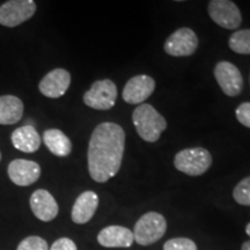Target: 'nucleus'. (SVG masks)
I'll return each mask as SVG.
<instances>
[{
  "label": "nucleus",
  "mask_w": 250,
  "mask_h": 250,
  "mask_svg": "<svg viewBox=\"0 0 250 250\" xmlns=\"http://www.w3.org/2000/svg\"><path fill=\"white\" fill-rule=\"evenodd\" d=\"M208 14L218 26L225 29H236L242 22L239 7L229 0H211L208 2Z\"/></svg>",
  "instance_id": "nucleus-7"
},
{
  "label": "nucleus",
  "mask_w": 250,
  "mask_h": 250,
  "mask_svg": "<svg viewBox=\"0 0 250 250\" xmlns=\"http://www.w3.org/2000/svg\"><path fill=\"white\" fill-rule=\"evenodd\" d=\"M174 165L177 170L189 176H199L211 167L212 156L205 148H187L175 155Z\"/></svg>",
  "instance_id": "nucleus-4"
},
{
  "label": "nucleus",
  "mask_w": 250,
  "mask_h": 250,
  "mask_svg": "<svg viewBox=\"0 0 250 250\" xmlns=\"http://www.w3.org/2000/svg\"><path fill=\"white\" fill-rule=\"evenodd\" d=\"M246 233L248 234V235L250 236V223L247 225V227H246Z\"/></svg>",
  "instance_id": "nucleus-26"
},
{
  "label": "nucleus",
  "mask_w": 250,
  "mask_h": 250,
  "mask_svg": "<svg viewBox=\"0 0 250 250\" xmlns=\"http://www.w3.org/2000/svg\"><path fill=\"white\" fill-rule=\"evenodd\" d=\"M241 250H250V240L249 241H246L241 247Z\"/></svg>",
  "instance_id": "nucleus-25"
},
{
  "label": "nucleus",
  "mask_w": 250,
  "mask_h": 250,
  "mask_svg": "<svg viewBox=\"0 0 250 250\" xmlns=\"http://www.w3.org/2000/svg\"><path fill=\"white\" fill-rule=\"evenodd\" d=\"M214 77L223 92L228 96H236L242 92L241 72L229 62H219L214 67Z\"/></svg>",
  "instance_id": "nucleus-9"
},
{
  "label": "nucleus",
  "mask_w": 250,
  "mask_h": 250,
  "mask_svg": "<svg viewBox=\"0 0 250 250\" xmlns=\"http://www.w3.org/2000/svg\"><path fill=\"white\" fill-rule=\"evenodd\" d=\"M237 121L247 127H250V102L241 103L235 111Z\"/></svg>",
  "instance_id": "nucleus-23"
},
{
  "label": "nucleus",
  "mask_w": 250,
  "mask_h": 250,
  "mask_svg": "<svg viewBox=\"0 0 250 250\" xmlns=\"http://www.w3.org/2000/svg\"><path fill=\"white\" fill-rule=\"evenodd\" d=\"M132 121L137 133L143 140L154 143L167 127V122L151 104L143 103L134 109Z\"/></svg>",
  "instance_id": "nucleus-2"
},
{
  "label": "nucleus",
  "mask_w": 250,
  "mask_h": 250,
  "mask_svg": "<svg viewBox=\"0 0 250 250\" xmlns=\"http://www.w3.org/2000/svg\"><path fill=\"white\" fill-rule=\"evenodd\" d=\"M30 208L34 215L41 221L54 220L58 215V204L48 190L39 189L30 196Z\"/></svg>",
  "instance_id": "nucleus-13"
},
{
  "label": "nucleus",
  "mask_w": 250,
  "mask_h": 250,
  "mask_svg": "<svg viewBox=\"0 0 250 250\" xmlns=\"http://www.w3.org/2000/svg\"><path fill=\"white\" fill-rule=\"evenodd\" d=\"M17 250H49V246L42 237L28 236L19 243Z\"/></svg>",
  "instance_id": "nucleus-21"
},
{
  "label": "nucleus",
  "mask_w": 250,
  "mask_h": 250,
  "mask_svg": "<svg viewBox=\"0 0 250 250\" xmlns=\"http://www.w3.org/2000/svg\"><path fill=\"white\" fill-rule=\"evenodd\" d=\"M23 103L14 95L0 96V125H12L22 118Z\"/></svg>",
  "instance_id": "nucleus-17"
},
{
  "label": "nucleus",
  "mask_w": 250,
  "mask_h": 250,
  "mask_svg": "<svg viewBox=\"0 0 250 250\" xmlns=\"http://www.w3.org/2000/svg\"><path fill=\"white\" fill-rule=\"evenodd\" d=\"M167 230V221L158 212H147L134 225L133 237L140 246H149L155 243L165 235Z\"/></svg>",
  "instance_id": "nucleus-3"
},
{
  "label": "nucleus",
  "mask_w": 250,
  "mask_h": 250,
  "mask_svg": "<svg viewBox=\"0 0 250 250\" xmlns=\"http://www.w3.org/2000/svg\"><path fill=\"white\" fill-rule=\"evenodd\" d=\"M164 250H197V246L187 237H175L165 243Z\"/></svg>",
  "instance_id": "nucleus-22"
},
{
  "label": "nucleus",
  "mask_w": 250,
  "mask_h": 250,
  "mask_svg": "<svg viewBox=\"0 0 250 250\" xmlns=\"http://www.w3.org/2000/svg\"><path fill=\"white\" fill-rule=\"evenodd\" d=\"M0 160H1V153H0Z\"/></svg>",
  "instance_id": "nucleus-27"
},
{
  "label": "nucleus",
  "mask_w": 250,
  "mask_h": 250,
  "mask_svg": "<svg viewBox=\"0 0 250 250\" xmlns=\"http://www.w3.org/2000/svg\"><path fill=\"white\" fill-rule=\"evenodd\" d=\"M43 142L52 154L56 156H67L72 151V143L62 131L49 129L43 133Z\"/></svg>",
  "instance_id": "nucleus-18"
},
{
  "label": "nucleus",
  "mask_w": 250,
  "mask_h": 250,
  "mask_svg": "<svg viewBox=\"0 0 250 250\" xmlns=\"http://www.w3.org/2000/svg\"><path fill=\"white\" fill-rule=\"evenodd\" d=\"M99 206V196L94 191H85L78 197L72 208V220L73 223L83 225L88 223L95 214Z\"/></svg>",
  "instance_id": "nucleus-15"
},
{
  "label": "nucleus",
  "mask_w": 250,
  "mask_h": 250,
  "mask_svg": "<svg viewBox=\"0 0 250 250\" xmlns=\"http://www.w3.org/2000/svg\"><path fill=\"white\" fill-rule=\"evenodd\" d=\"M154 89V79L145 74H140L127 81L123 89V100L130 104H143V102L152 95Z\"/></svg>",
  "instance_id": "nucleus-10"
},
{
  "label": "nucleus",
  "mask_w": 250,
  "mask_h": 250,
  "mask_svg": "<svg viewBox=\"0 0 250 250\" xmlns=\"http://www.w3.org/2000/svg\"><path fill=\"white\" fill-rule=\"evenodd\" d=\"M13 146L23 153H35L41 146V137L33 125H23L11 136Z\"/></svg>",
  "instance_id": "nucleus-16"
},
{
  "label": "nucleus",
  "mask_w": 250,
  "mask_h": 250,
  "mask_svg": "<svg viewBox=\"0 0 250 250\" xmlns=\"http://www.w3.org/2000/svg\"><path fill=\"white\" fill-rule=\"evenodd\" d=\"M7 174L14 184L19 187H28L40 179L41 167L35 161L17 159L9 162Z\"/></svg>",
  "instance_id": "nucleus-11"
},
{
  "label": "nucleus",
  "mask_w": 250,
  "mask_h": 250,
  "mask_svg": "<svg viewBox=\"0 0 250 250\" xmlns=\"http://www.w3.org/2000/svg\"><path fill=\"white\" fill-rule=\"evenodd\" d=\"M197 46L198 39L195 31L189 28H180L166 41L165 51L174 57H187L195 54Z\"/></svg>",
  "instance_id": "nucleus-8"
},
{
  "label": "nucleus",
  "mask_w": 250,
  "mask_h": 250,
  "mask_svg": "<svg viewBox=\"0 0 250 250\" xmlns=\"http://www.w3.org/2000/svg\"><path fill=\"white\" fill-rule=\"evenodd\" d=\"M233 197L240 205L250 206V176L237 183L233 190Z\"/></svg>",
  "instance_id": "nucleus-20"
},
{
  "label": "nucleus",
  "mask_w": 250,
  "mask_h": 250,
  "mask_svg": "<svg viewBox=\"0 0 250 250\" xmlns=\"http://www.w3.org/2000/svg\"><path fill=\"white\" fill-rule=\"evenodd\" d=\"M117 99V87L109 79L98 80L83 95L87 107L96 110H109L115 105Z\"/></svg>",
  "instance_id": "nucleus-5"
},
{
  "label": "nucleus",
  "mask_w": 250,
  "mask_h": 250,
  "mask_svg": "<svg viewBox=\"0 0 250 250\" xmlns=\"http://www.w3.org/2000/svg\"><path fill=\"white\" fill-rule=\"evenodd\" d=\"M71 85V74L64 68H55L41 80L40 92L46 98L58 99L67 92Z\"/></svg>",
  "instance_id": "nucleus-12"
},
{
  "label": "nucleus",
  "mask_w": 250,
  "mask_h": 250,
  "mask_svg": "<svg viewBox=\"0 0 250 250\" xmlns=\"http://www.w3.org/2000/svg\"><path fill=\"white\" fill-rule=\"evenodd\" d=\"M133 241V233L123 226H108L98 235V242L105 248H129Z\"/></svg>",
  "instance_id": "nucleus-14"
},
{
  "label": "nucleus",
  "mask_w": 250,
  "mask_h": 250,
  "mask_svg": "<svg viewBox=\"0 0 250 250\" xmlns=\"http://www.w3.org/2000/svg\"><path fill=\"white\" fill-rule=\"evenodd\" d=\"M229 48L240 55H250V29L237 30L229 37Z\"/></svg>",
  "instance_id": "nucleus-19"
},
{
  "label": "nucleus",
  "mask_w": 250,
  "mask_h": 250,
  "mask_svg": "<svg viewBox=\"0 0 250 250\" xmlns=\"http://www.w3.org/2000/svg\"><path fill=\"white\" fill-rule=\"evenodd\" d=\"M125 147V133L121 125L111 122L99 124L90 136L88 171L99 183H105L120 171Z\"/></svg>",
  "instance_id": "nucleus-1"
},
{
  "label": "nucleus",
  "mask_w": 250,
  "mask_h": 250,
  "mask_svg": "<svg viewBox=\"0 0 250 250\" xmlns=\"http://www.w3.org/2000/svg\"><path fill=\"white\" fill-rule=\"evenodd\" d=\"M50 250H78L77 245L68 237H61L54 242Z\"/></svg>",
  "instance_id": "nucleus-24"
},
{
  "label": "nucleus",
  "mask_w": 250,
  "mask_h": 250,
  "mask_svg": "<svg viewBox=\"0 0 250 250\" xmlns=\"http://www.w3.org/2000/svg\"><path fill=\"white\" fill-rule=\"evenodd\" d=\"M35 12L36 4L33 0H11L0 6V24L9 28L20 26Z\"/></svg>",
  "instance_id": "nucleus-6"
}]
</instances>
